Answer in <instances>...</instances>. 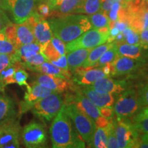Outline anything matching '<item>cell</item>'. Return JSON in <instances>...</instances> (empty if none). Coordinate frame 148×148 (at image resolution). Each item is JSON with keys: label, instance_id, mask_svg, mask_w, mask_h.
<instances>
[{"label": "cell", "instance_id": "cell-1", "mask_svg": "<svg viewBox=\"0 0 148 148\" xmlns=\"http://www.w3.org/2000/svg\"><path fill=\"white\" fill-rule=\"evenodd\" d=\"M51 141L53 148H82L85 142L71 120L64 112L63 106L53 118L50 128Z\"/></svg>", "mask_w": 148, "mask_h": 148}, {"label": "cell", "instance_id": "cell-2", "mask_svg": "<svg viewBox=\"0 0 148 148\" xmlns=\"http://www.w3.org/2000/svg\"><path fill=\"white\" fill-rule=\"evenodd\" d=\"M48 22L53 36L66 43L91 29L88 16L82 14L49 17Z\"/></svg>", "mask_w": 148, "mask_h": 148}, {"label": "cell", "instance_id": "cell-3", "mask_svg": "<svg viewBox=\"0 0 148 148\" xmlns=\"http://www.w3.org/2000/svg\"><path fill=\"white\" fill-rule=\"evenodd\" d=\"M63 108L85 143L90 147L96 129L94 119L79 110L74 103H64Z\"/></svg>", "mask_w": 148, "mask_h": 148}, {"label": "cell", "instance_id": "cell-4", "mask_svg": "<svg viewBox=\"0 0 148 148\" xmlns=\"http://www.w3.org/2000/svg\"><path fill=\"white\" fill-rule=\"evenodd\" d=\"M63 104L64 100L60 94L54 92L38 99L30 110L43 122H49L57 115Z\"/></svg>", "mask_w": 148, "mask_h": 148}, {"label": "cell", "instance_id": "cell-5", "mask_svg": "<svg viewBox=\"0 0 148 148\" xmlns=\"http://www.w3.org/2000/svg\"><path fill=\"white\" fill-rule=\"evenodd\" d=\"M126 21L128 26L138 33L148 29L147 0L127 1Z\"/></svg>", "mask_w": 148, "mask_h": 148}, {"label": "cell", "instance_id": "cell-6", "mask_svg": "<svg viewBox=\"0 0 148 148\" xmlns=\"http://www.w3.org/2000/svg\"><path fill=\"white\" fill-rule=\"evenodd\" d=\"M114 110L118 119L133 117L140 110L137 90L130 88L123 90L114 103Z\"/></svg>", "mask_w": 148, "mask_h": 148}, {"label": "cell", "instance_id": "cell-7", "mask_svg": "<svg viewBox=\"0 0 148 148\" xmlns=\"http://www.w3.org/2000/svg\"><path fill=\"white\" fill-rule=\"evenodd\" d=\"M113 125L119 148L136 147L140 133L133 125L132 120L113 117Z\"/></svg>", "mask_w": 148, "mask_h": 148}, {"label": "cell", "instance_id": "cell-8", "mask_svg": "<svg viewBox=\"0 0 148 148\" xmlns=\"http://www.w3.org/2000/svg\"><path fill=\"white\" fill-rule=\"evenodd\" d=\"M109 35V27L100 29H90L75 40L67 42L66 52L80 48H93L107 42Z\"/></svg>", "mask_w": 148, "mask_h": 148}, {"label": "cell", "instance_id": "cell-9", "mask_svg": "<svg viewBox=\"0 0 148 148\" xmlns=\"http://www.w3.org/2000/svg\"><path fill=\"white\" fill-rule=\"evenodd\" d=\"M22 143L25 147L40 148L47 145V134L44 125L32 121L21 130Z\"/></svg>", "mask_w": 148, "mask_h": 148}, {"label": "cell", "instance_id": "cell-10", "mask_svg": "<svg viewBox=\"0 0 148 148\" xmlns=\"http://www.w3.org/2000/svg\"><path fill=\"white\" fill-rule=\"evenodd\" d=\"M21 117L16 116L0 124V147L16 148L20 147L19 138L21 127Z\"/></svg>", "mask_w": 148, "mask_h": 148}, {"label": "cell", "instance_id": "cell-11", "mask_svg": "<svg viewBox=\"0 0 148 148\" xmlns=\"http://www.w3.org/2000/svg\"><path fill=\"white\" fill-rule=\"evenodd\" d=\"M26 88L27 91L25 92L24 95L23 100L20 101L18 104L17 114L20 117L24 113L30 110L34 103L38 99L45 97L50 94L56 92L49 88L42 86L35 81L31 84H28Z\"/></svg>", "mask_w": 148, "mask_h": 148}, {"label": "cell", "instance_id": "cell-12", "mask_svg": "<svg viewBox=\"0 0 148 148\" xmlns=\"http://www.w3.org/2000/svg\"><path fill=\"white\" fill-rule=\"evenodd\" d=\"M74 94H67L65 96L64 103H74L79 110L86 113L94 119V121L100 115L99 108L95 106L86 95H84L78 88H73Z\"/></svg>", "mask_w": 148, "mask_h": 148}, {"label": "cell", "instance_id": "cell-13", "mask_svg": "<svg viewBox=\"0 0 148 148\" xmlns=\"http://www.w3.org/2000/svg\"><path fill=\"white\" fill-rule=\"evenodd\" d=\"M36 0H8L9 10L16 23H21L35 10Z\"/></svg>", "mask_w": 148, "mask_h": 148}, {"label": "cell", "instance_id": "cell-14", "mask_svg": "<svg viewBox=\"0 0 148 148\" xmlns=\"http://www.w3.org/2000/svg\"><path fill=\"white\" fill-rule=\"evenodd\" d=\"M34 16V25L33 32L36 39V42L40 45V47L49 42L53 38V34L49 22L45 18H42L36 10L32 13Z\"/></svg>", "mask_w": 148, "mask_h": 148}, {"label": "cell", "instance_id": "cell-15", "mask_svg": "<svg viewBox=\"0 0 148 148\" xmlns=\"http://www.w3.org/2000/svg\"><path fill=\"white\" fill-rule=\"evenodd\" d=\"M74 73L73 80L80 86H89L98 79L103 77H108L103 73L101 67H94V66H88V67L77 68Z\"/></svg>", "mask_w": 148, "mask_h": 148}, {"label": "cell", "instance_id": "cell-16", "mask_svg": "<svg viewBox=\"0 0 148 148\" xmlns=\"http://www.w3.org/2000/svg\"><path fill=\"white\" fill-rule=\"evenodd\" d=\"M70 81L71 80L56 75L40 73L36 75L35 82L53 91L62 93L73 86Z\"/></svg>", "mask_w": 148, "mask_h": 148}, {"label": "cell", "instance_id": "cell-17", "mask_svg": "<svg viewBox=\"0 0 148 148\" xmlns=\"http://www.w3.org/2000/svg\"><path fill=\"white\" fill-rule=\"evenodd\" d=\"M88 86L102 93L120 94L126 89L127 83L125 80H116L109 77H105Z\"/></svg>", "mask_w": 148, "mask_h": 148}, {"label": "cell", "instance_id": "cell-18", "mask_svg": "<svg viewBox=\"0 0 148 148\" xmlns=\"http://www.w3.org/2000/svg\"><path fill=\"white\" fill-rule=\"evenodd\" d=\"M112 64L114 66V76H121L134 73L145 63L134 59L117 55Z\"/></svg>", "mask_w": 148, "mask_h": 148}, {"label": "cell", "instance_id": "cell-19", "mask_svg": "<svg viewBox=\"0 0 148 148\" xmlns=\"http://www.w3.org/2000/svg\"><path fill=\"white\" fill-rule=\"evenodd\" d=\"M114 44L118 55L134 59L143 63L148 62V49L140 45H130L125 42H114Z\"/></svg>", "mask_w": 148, "mask_h": 148}, {"label": "cell", "instance_id": "cell-20", "mask_svg": "<svg viewBox=\"0 0 148 148\" xmlns=\"http://www.w3.org/2000/svg\"><path fill=\"white\" fill-rule=\"evenodd\" d=\"M79 89L98 108L112 106H114V103L116 101V97L113 94L99 92L88 86H84L80 88H79Z\"/></svg>", "mask_w": 148, "mask_h": 148}, {"label": "cell", "instance_id": "cell-21", "mask_svg": "<svg viewBox=\"0 0 148 148\" xmlns=\"http://www.w3.org/2000/svg\"><path fill=\"white\" fill-rule=\"evenodd\" d=\"M92 49V48H80L66 52L68 68L71 73L77 68L82 66Z\"/></svg>", "mask_w": 148, "mask_h": 148}, {"label": "cell", "instance_id": "cell-22", "mask_svg": "<svg viewBox=\"0 0 148 148\" xmlns=\"http://www.w3.org/2000/svg\"><path fill=\"white\" fill-rule=\"evenodd\" d=\"M18 115L14 101L8 96L0 94V124Z\"/></svg>", "mask_w": 148, "mask_h": 148}, {"label": "cell", "instance_id": "cell-23", "mask_svg": "<svg viewBox=\"0 0 148 148\" xmlns=\"http://www.w3.org/2000/svg\"><path fill=\"white\" fill-rule=\"evenodd\" d=\"M33 71L38 72L40 73L53 75L56 76L62 77V78L71 80L72 74L69 70H64L56 66L49 61H45L40 65L36 66L32 69Z\"/></svg>", "mask_w": 148, "mask_h": 148}, {"label": "cell", "instance_id": "cell-24", "mask_svg": "<svg viewBox=\"0 0 148 148\" xmlns=\"http://www.w3.org/2000/svg\"><path fill=\"white\" fill-rule=\"evenodd\" d=\"M16 35L20 45L36 42L33 27L27 20L21 23H16Z\"/></svg>", "mask_w": 148, "mask_h": 148}, {"label": "cell", "instance_id": "cell-25", "mask_svg": "<svg viewBox=\"0 0 148 148\" xmlns=\"http://www.w3.org/2000/svg\"><path fill=\"white\" fill-rule=\"evenodd\" d=\"M82 1L83 0H63L60 5L51 11L49 17H58L75 14Z\"/></svg>", "mask_w": 148, "mask_h": 148}, {"label": "cell", "instance_id": "cell-26", "mask_svg": "<svg viewBox=\"0 0 148 148\" xmlns=\"http://www.w3.org/2000/svg\"><path fill=\"white\" fill-rule=\"evenodd\" d=\"M114 45V42H106L105 43L101 44L93 47L88 53L86 60L82 65V67H88V66H93L97 62L98 60L105 51L108 50L109 48Z\"/></svg>", "mask_w": 148, "mask_h": 148}, {"label": "cell", "instance_id": "cell-27", "mask_svg": "<svg viewBox=\"0 0 148 148\" xmlns=\"http://www.w3.org/2000/svg\"><path fill=\"white\" fill-rule=\"evenodd\" d=\"M101 5L102 0H83L75 14H95L101 10Z\"/></svg>", "mask_w": 148, "mask_h": 148}, {"label": "cell", "instance_id": "cell-28", "mask_svg": "<svg viewBox=\"0 0 148 148\" xmlns=\"http://www.w3.org/2000/svg\"><path fill=\"white\" fill-rule=\"evenodd\" d=\"M110 125L107 127H96L90 147L95 148L107 147V139Z\"/></svg>", "mask_w": 148, "mask_h": 148}, {"label": "cell", "instance_id": "cell-29", "mask_svg": "<svg viewBox=\"0 0 148 148\" xmlns=\"http://www.w3.org/2000/svg\"><path fill=\"white\" fill-rule=\"evenodd\" d=\"M91 28L92 29H100L105 27H109L110 19L108 14L103 11H99L95 14L88 15Z\"/></svg>", "mask_w": 148, "mask_h": 148}, {"label": "cell", "instance_id": "cell-30", "mask_svg": "<svg viewBox=\"0 0 148 148\" xmlns=\"http://www.w3.org/2000/svg\"><path fill=\"white\" fill-rule=\"evenodd\" d=\"M40 53L44 56L47 60L49 62L57 60L62 56L56 49V47L53 45L51 40L45 45L40 47Z\"/></svg>", "mask_w": 148, "mask_h": 148}, {"label": "cell", "instance_id": "cell-31", "mask_svg": "<svg viewBox=\"0 0 148 148\" xmlns=\"http://www.w3.org/2000/svg\"><path fill=\"white\" fill-rule=\"evenodd\" d=\"M132 122L135 128L141 134H148V116L138 113L133 116Z\"/></svg>", "mask_w": 148, "mask_h": 148}, {"label": "cell", "instance_id": "cell-32", "mask_svg": "<svg viewBox=\"0 0 148 148\" xmlns=\"http://www.w3.org/2000/svg\"><path fill=\"white\" fill-rule=\"evenodd\" d=\"M118 53L116 51V45L114 42V45L110 48H109L108 50L105 51L103 53L102 56L100 57V58L96 62V64L94 65V67H101L105 64L109 63V62H112L117 56Z\"/></svg>", "mask_w": 148, "mask_h": 148}, {"label": "cell", "instance_id": "cell-33", "mask_svg": "<svg viewBox=\"0 0 148 148\" xmlns=\"http://www.w3.org/2000/svg\"><path fill=\"white\" fill-rule=\"evenodd\" d=\"M45 61L47 60L44 57V56L41 53H38L32 56L29 57L28 58L25 59L23 61H22L21 63L25 69L32 71L34 68L40 65Z\"/></svg>", "mask_w": 148, "mask_h": 148}, {"label": "cell", "instance_id": "cell-34", "mask_svg": "<svg viewBox=\"0 0 148 148\" xmlns=\"http://www.w3.org/2000/svg\"><path fill=\"white\" fill-rule=\"evenodd\" d=\"M3 32L5 33V36L8 38V40L14 44V45L17 48V49L21 47L19 42L17 39V35H16V24L12 23L10 22L8 25L3 29Z\"/></svg>", "mask_w": 148, "mask_h": 148}, {"label": "cell", "instance_id": "cell-35", "mask_svg": "<svg viewBox=\"0 0 148 148\" xmlns=\"http://www.w3.org/2000/svg\"><path fill=\"white\" fill-rule=\"evenodd\" d=\"M124 37V42L130 45H140L139 33L136 32L131 27H127L122 31Z\"/></svg>", "mask_w": 148, "mask_h": 148}, {"label": "cell", "instance_id": "cell-36", "mask_svg": "<svg viewBox=\"0 0 148 148\" xmlns=\"http://www.w3.org/2000/svg\"><path fill=\"white\" fill-rule=\"evenodd\" d=\"M28 73L25 71V69L23 66H19L17 69L16 70L14 73V80L15 83H16L20 86H27L28 84L27 83V79L28 78Z\"/></svg>", "mask_w": 148, "mask_h": 148}, {"label": "cell", "instance_id": "cell-37", "mask_svg": "<svg viewBox=\"0 0 148 148\" xmlns=\"http://www.w3.org/2000/svg\"><path fill=\"white\" fill-rule=\"evenodd\" d=\"M138 100L140 108L148 107V81L137 90Z\"/></svg>", "mask_w": 148, "mask_h": 148}, {"label": "cell", "instance_id": "cell-38", "mask_svg": "<svg viewBox=\"0 0 148 148\" xmlns=\"http://www.w3.org/2000/svg\"><path fill=\"white\" fill-rule=\"evenodd\" d=\"M125 0H123L121 1H118V2L114 3L112 5L110 10L107 13L109 19H110V22H114L117 20L118 16H119L120 10L123 6V3H125Z\"/></svg>", "mask_w": 148, "mask_h": 148}, {"label": "cell", "instance_id": "cell-39", "mask_svg": "<svg viewBox=\"0 0 148 148\" xmlns=\"http://www.w3.org/2000/svg\"><path fill=\"white\" fill-rule=\"evenodd\" d=\"M17 50V48L8 38L0 40V53L12 54Z\"/></svg>", "mask_w": 148, "mask_h": 148}, {"label": "cell", "instance_id": "cell-40", "mask_svg": "<svg viewBox=\"0 0 148 148\" xmlns=\"http://www.w3.org/2000/svg\"><path fill=\"white\" fill-rule=\"evenodd\" d=\"M107 147L108 148H119L117 140H116L115 132L113 125V122L110 125L108 129V139H107Z\"/></svg>", "mask_w": 148, "mask_h": 148}, {"label": "cell", "instance_id": "cell-41", "mask_svg": "<svg viewBox=\"0 0 148 148\" xmlns=\"http://www.w3.org/2000/svg\"><path fill=\"white\" fill-rule=\"evenodd\" d=\"M35 10L42 18H45V19L47 18H49L51 13V9L50 6L47 3L41 2V1H40V3L37 5L36 8H35Z\"/></svg>", "mask_w": 148, "mask_h": 148}, {"label": "cell", "instance_id": "cell-42", "mask_svg": "<svg viewBox=\"0 0 148 148\" xmlns=\"http://www.w3.org/2000/svg\"><path fill=\"white\" fill-rule=\"evenodd\" d=\"M12 64H13L12 54L0 53V73Z\"/></svg>", "mask_w": 148, "mask_h": 148}, {"label": "cell", "instance_id": "cell-43", "mask_svg": "<svg viewBox=\"0 0 148 148\" xmlns=\"http://www.w3.org/2000/svg\"><path fill=\"white\" fill-rule=\"evenodd\" d=\"M99 110L101 116H102L103 117L108 119H113L114 115V110L113 106L101 107V108H99Z\"/></svg>", "mask_w": 148, "mask_h": 148}, {"label": "cell", "instance_id": "cell-44", "mask_svg": "<svg viewBox=\"0 0 148 148\" xmlns=\"http://www.w3.org/2000/svg\"><path fill=\"white\" fill-rule=\"evenodd\" d=\"M112 121L113 119H108L102 116H99L95 120L96 127H107L112 123Z\"/></svg>", "mask_w": 148, "mask_h": 148}, {"label": "cell", "instance_id": "cell-45", "mask_svg": "<svg viewBox=\"0 0 148 148\" xmlns=\"http://www.w3.org/2000/svg\"><path fill=\"white\" fill-rule=\"evenodd\" d=\"M51 63H53V64H55L56 66L61 68V69H64V70H69L66 54L61 56L58 59H57V60H56L51 61Z\"/></svg>", "mask_w": 148, "mask_h": 148}, {"label": "cell", "instance_id": "cell-46", "mask_svg": "<svg viewBox=\"0 0 148 148\" xmlns=\"http://www.w3.org/2000/svg\"><path fill=\"white\" fill-rule=\"evenodd\" d=\"M140 45L148 49V29H144L139 33Z\"/></svg>", "mask_w": 148, "mask_h": 148}, {"label": "cell", "instance_id": "cell-47", "mask_svg": "<svg viewBox=\"0 0 148 148\" xmlns=\"http://www.w3.org/2000/svg\"><path fill=\"white\" fill-rule=\"evenodd\" d=\"M121 1H123V0H102V5H101V10L107 14L114 3Z\"/></svg>", "mask_w": 148, "mask_h": 148}, {"label": "cell", "instance_id": "cell-48", "mask_svg": "<svg viewBox=\"0 0 148 148\" xmlns=\"http://www.w3.org/2000/svg\"><path fill=\"white\" fill-rule=\"evenodd\" d=\"M101 68L103 70V73L106 74L108 77H110L114 76V66L112 62L105 64L104 65L101 66Z\"/></svg>", "mask_w": 148, "mask_h": 148}, {"label": "cell", "instance_id": "cell-49", "mask_svg": "<svg viewBox=\"0 0 148 148\" xmlns=\"http://www.w3.org/2000/svg\"><path fill=\"white\" fill-rule=\"evenodd\" d=\"M136 147L148 148V134H142L140 135Z\"/></svg>", "mask_w": 148, "mask_h": 148}, {"label": "cell", "instance_id": "cell-50", "mask_svg": "<svg viewBox=\"0 0 148 148\" xmlns=\"http://www.w3.org/2000/svg\"><path fill=\"white\" fill-rule=\"evenodd\" d=\"M11 21L3 12V10L0 8V31L4 28Z\"/></svg>", "mask_w": 148, "mask_h": 148}, {"label": "cell", "instance_id": "cell-51", "mask_svg": "<svg viewBox=\"0 0 148 148\" xmlns=\"http://www.w3.org/2000/svg\"><path fill=\"white\" fill-rule=\"evenodd\" d=\"M41 2H45L50 6L51 11L56 8L58 5L61 4L63 0H39Z\"/></svg>", "mask_w": 148, "mask_h": 148}, {"label": "cell", "instance_id": "cell-52", "mask_svg": "<svg viewBox=\"0 0 148 148\" xmlns=\"http://www.w3.org/2000/svg\"><path fill=\"white\" fill-rule=\"evenodd\" d=\"M0 8L3 10H9L8 0H0Z\"/></svg>", "mask_w": 148, "mask_h": 148}, {"label": "cell", "instance_id": "cell-53", "mask_svg": "<svg viewBox=\"0 0 148 148\" xmlns=\"http://www.w3.org/2000/svg\"><path fill=\"white\" fill-rule=\"evenodd\" d=\"M138 113L143 114V115L148 116V107H145L140 109V110L138 112Z\"/></svg>", "mask_w": 148, "mask_h": 148}, {"label": "cell", "instance_id": "cell-54", "mask_svg": "<svg viewBox=\"0 0 148 148\" xmlns=\"http://www.w3.org/2000/svg\"><path fill=\"white\" fill-rule=\"evenodd\" d=\"M125 1H132V0H125Z\"/></svg>", "mask_w": 148, "mask_h": 148}, {"label": "cell", "instance_id": "cell-55", "mask_svg": "<svg viewBox=\"0 0 148 148\" xmlns=\"http://www.w3.org/2000/svg\"><path fill=\"white\" fill-rule=\"evenodd\" d=\"M147 1H148V0H147Z\"/></svg>", "mask_w": 148, "mask_h": 148}]
</instances>
